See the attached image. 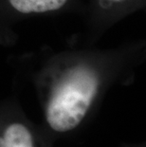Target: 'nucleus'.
<instances>
[{
  "label": "nucleus",
  "mask_w": 146,
  "mask_h": 147,
  "mask_svg": "<svg viewBox=\"0 0 146 147\" xmlns=\"http://www.w3.org/2000/svg\"><path fill=\"white\" fill-rule=\"evenodd\" d=\"M96 73L86 67L70 69L53 89L46 107L48 125L57 132L72 130L81 123L98 92Z\"/></svg>",
  "instance_id": "1"
},
{
  "label": "nucleus",
  "mask_w": 146,
  "mask_h": 147,
  "mask_svg": "<svg viewBox=\"0 0 146 147\" xmlns=\"http://www.w3.org/2000/svg\"><path fill=\"white\" fill-rule=\"evenodd\" d=\"M67 0H10L11 5L22 13L46 12L56 11L66 4Z\"/></svg>",
  "instance_id": "2"
},
{
  "label": "nucleus",
  "mask_w": 146,
  "mask_h": 147,
  "mask_svg": "<svg viewBox=\"0 0 146 147\" xmlns=\"http://www.w3.org/2000/svg\"><path fill=\"white\" fill-rule=\"evenodd\" d=\"M5 147H33L30 130L22 123H11L4 132Z\"/></svg>",
  "instance_id": "3"
},
{
  "label": "nucleus",
  "mask_w": 146,
  "mask_h": 147,
  "mask_svg": "<svg viewBox=\"0 0 146 147\" xmlns=\"http://www.w3.org/2000/svg\"><path fill=\"white\" fill-rule=\"evenodd\" d=\"M0 147H5V140L3 137H0Z\"/></svg>",
  "instance_id": "4"
},
{
  "label": "nucleus",
  "mask_w": 146,
  "mask_h": 147,
  "mask_svg": "<svg viewBox=\"0 0 146 147\" xmlns=\"http://www.w3.org/2000/svg\"><path fill=\"white\" fill-rule=\"evenodd\" d=\"M112 1H115V2H120V1H122V0H112Z\"/></svg>",
  "instance_id": "5"
}]
</instances>
